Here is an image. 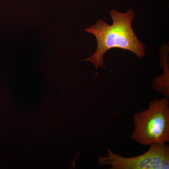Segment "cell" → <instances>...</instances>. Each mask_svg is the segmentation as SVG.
<instances>
[{
	"mask_svg": "<svg viewBox=\"0 0 169 169\" xmlns=\"http://www.w3.org/2000/svg\"><path fill=\"white\" fill-rule=\"evenodd\" d=\"M112 20L110 25L102 19L85 29L93 34L97 41L95 53L85 59L92 62L97 69L104 66L103 56L105 52L113 48L131 51L139 58L145 55L146 47L138 38L132 27L135 14L132 9L125 13L113 9L110 12Z\"/></svg>",
	"mask_w": 169,
	"mask_h": 169,
	"instance_id": "6da1fadb",
	"label": "cell"
},
{
	"mask_svg": "<svg viewBox=\"0 0 169 169\" xmlns=\"http://www.w3.org/2000/svg\"><path fill=\"white\" fill-rule=\"evenodd\" d=\"M169 102L164 97L150 102L148 107L134 116L132 140L142 145L169 142Z\"/></svg>",
	"mask_w": 169,
	"mask_h": 169,
	"instance_id": "7a4b0ae2",
	"label": "cell"
},
{
	"mask_svg": "<svg viewBox=\"0 0 169 169\" xmlns=\"http://www.w3.org/2000/svg\"><path fill=\"white\" fill-rule=\"evenodd\" d=\"M144 153L136 156L124 157L109 149L106 157L98 159L99 165H110L112 169H169V146L152 144Z\"/></svg>",
	"mask_w": 169,
	"mask_h": 169,
	"instance_id": "3957f363",
	"label": "cell"
},
{
	"mask_svg": "<svg viewBox=\"0 0 169 169\" xmlns=\"http://www.w3.org/2000/svg\"><path fill=\"white\" fill-rule=\"evenodd\" d=\"M160 64L163 68V72L161 75H157L153 79L152 88L164 97H169V47L167 44H164L159 49Z\"/></svg>",
	"mask_w": 169,
	"mask_h": 169,
	"instance_id": "277c9868",
	"label": "cell"
},
{
	"mask_svg": "<svg viewBox=\"0 0 169 169\" xmlns=\"http://www.w3.org/2000/svg\"></svg>",
	"mask_w": 169,
	"mask_h": 169,
	"instance_id": "5b68a950",
	"label": "cell"
}]
</instances>
